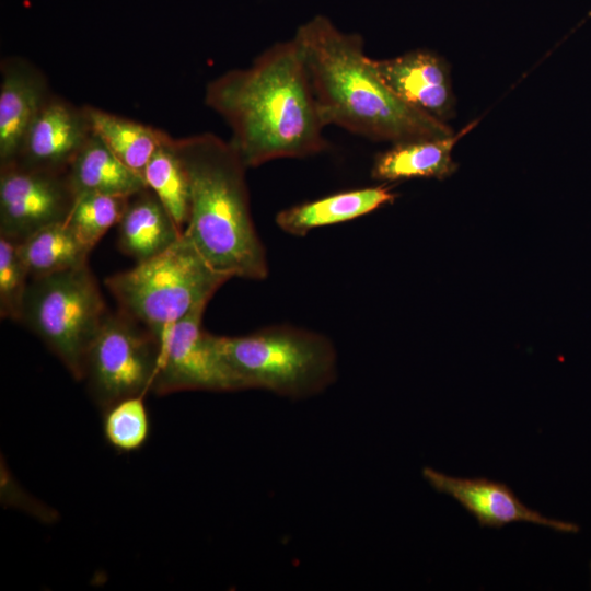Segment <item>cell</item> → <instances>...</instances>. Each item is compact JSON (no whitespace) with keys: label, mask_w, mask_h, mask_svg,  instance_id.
Listing matches in <instances>:
<instances>
[{"label":"cell","mask_w":591,"mask_h":591,"mask_svg":"<svg viewBox=\"0 0 591 591\" xmlns=\"http://www.w3.org/2000/svg\"><path fill=\"white\" fill-rule=\"evenodd\" d=\"M205 103L229 125V141L247 169L328 148L326 124L293 38L210 81Z\"/></svg>","instance_id":"6da1fadb"},{"label":"cell","mask_w":591,"mask_h":591,"mask_svg":"<svg viewBox=\"0 0 591 591\" xmlns=\"http://www.w3.org/2000/svg\"><path fill=\"white\" fill-rule=\"evenodd\" d=\"M293 40L326 126L392 143L454 134L387 88L366 55L361 35L344 33L318 14L298 27Z\"/></svg>","instance_id":"7a4b0ae2"},{"label":"cell","mask_w":591,"mask_h":591,"mask_svg":"<svg viewBox=\"0 0 591 591\" xmlns=\"http://www.w3.org/2000/svg\"><path fill=\"white\" fill-rule=\"evenodd\" d=\"M189 183L184 234L218 273L263 280L266 248L255 229L246 165L230 141L211 132L174 138Z\"/></svg>","instance_id":"3957f363"},{"label":"cell","mask_w":591,"mask_h":591,"mask_svg":"<svg viewBox=\"0 0 591 591\" xmlns=\"http://www.w3.org/2000/svg\"><path fill=\"white\" fill-rule=\"evenodd\" d=\"M225 361L247 389L300 399L327 389L337 376V354L324 335L275 325L242 336H218Z\"/></svg>","instance_id":"277c9868"},{"label":"cell","mask_w":591,"mask_h":591,"mask_svg":"<svg viewBox=\"0 0 591 591\" xmlns=\"http://www.w3.org/2000/svg\"><path fill=\"white\" fill-rule=\"evenodd\" d=\"M229 279L213 269L183 233L162 253L104 282L119 311L154 333L207 306Z\"/></svg>","instance_id":"5b68a950"},{"label":"cell","mask_w":591,"mask_h":591,"mask_svg":"<svg viewBox=\"0 0 591 591\" xmlns=\"http://www.w3.org/2000/svg\"><path fill=\"white\" fill-rule=\"evenodd\" d=\"M108 312L97 281L84 264L33 278L20 323L36 334L80 381L89 348Z\"/></svg>","instance_id":"8992f818"},{"label":"cell","mask_w":591,"mask_h":591,"mask_svg":"<svg viewBox=\"0 0 591 591\" xmlns=\"http://www.w3.org/2000/svg\"><path fill=\"white\" fill-rule=\"evenodd\" d=\"M158 358V340L147 327L119 310L108 312L85 358L83 380L93 402L103 412L152 393Z\"/></svg>","instance_id":"52a82bcc"},{"label":"cell","mask_w":591,"mask_h":591,"mask_svg":"<svg viewBox=\"0 0 591 591\" xmlns=\"http://www.w3.org/2000/svg\"><path fill=\"white\" fill-rule=\"evenodd\" d=\"M206 308L200 306L152 333L159 345L152 393L165 395L182 391L246 390L221 354L216 335L202 328Z\"/></svg>","instance_id":"ba28073f"},{"label":"cell","mask_w":591,"mask_h":591,"mask_svg":"<svg viewBox=\"0 0 591 591\" xmlns=\"http://www.w3.org/2000/svg\"><path fill=\"white\" fill-rule=\"evenodd\" d=\"M76 196L66 173L12 162L0 166V236L21 243L65 222Z\"/></svg>","instance_id":"9c48e42d"},{"label":"cell","mask_w":591,"mask_h":591,"mask_svg":"<svg viewBox=\"0 0 591 591\" xmlns=\"http://www.w3.org/2000/svg\"><path fill=\"white\" fill-rule=\"evenodd\" d=\"M421 473L432 489L456 500L480 528L501 529L510 523L526 522L558 532L579 531L575 523L547 518L525 506L505 483L486 477L450 476L429 466H425Z\"/></svg>","instance_id":"30bf717a"},{"label":"cell","mask_w":591,"mask_h":591,"mask_svg":"<svg viewBox=\"0 0 591 591\" xmlns=\"http://www.w3.org/2000/svg\"><path fill=\"white\" fill-rule=\"evenodd\" d=\"M92 132L84 106L51 94L30 126L14 162L66 173Z\"/></svg>","instance_id":"8fae6325"},{"label":"cell","mask_w":591,"mask_h":591,"mask_svg":"<svg viewBox=\"0 0 591 591\" xmlns=\"http://www.w3.org/2000/svg\"><path fill=\"white\" fill-rule=\"evenodd\" d=\"M387 88L406 104L445 123L454 115L449 66L438 55L415 49L394 58L372 59Z\"/></svg>","instance_id":"7c38bea8"},{"label":"cell","mask_w":591,"mask_h":591,"mask_svg":"<svg viewBox=\"0 0 591 591\" xmlns=\"http://www.w3.org/2000/svg\"><path fill=\"white\" fill-rule=\"evenodd\" d=\"M53 93L46 76L28 60L0 65V166L16 160L25 135Z\"/></svg>","instance_id":"4fadbf2b"},{"label":"cell","mask_w":591,"mask_h":591,"mask_svg":"<svg viewBox=\"0 0 591 591\" xmlns=\"http://www.w3.org/2000/svg\"><path fill=\"white\" fill-rule=\"evenodd\" d=\"M395 198L396 194L385 186L340 192L279 211L276 224L290 235L305 236L314 229L366 216Z\"/></svg>","instance_id":"5bb4252c"},{"label":"cell","mask_w":591,"mask_h":591,"mask_svg":"<svg viewBox=\"0 0 591 591\" xmlns=\"http://www.w3.org/2000/svg\"><path fill=\"white\" fill-rule=\"evenodd\" d=\"M477 121L461 131L442 138H422L393 143L380 153L373 163L371 175L376 181L395 182L417 177L443 179L456 170L452 150L456 142Z\"/></svg>","instance_id":"9a60e30c"},{"label":"cell","mask_w":591,"mask_h":591,"mask_svg":"<svg viewBox=\"0 0 591 591\" xmlns=\"http://www.w3.org/2000/svg\"><path fill=\"white\" fill-rule=\"evenodd\" d=\"M117 231L119 250L136 263L162 253L184 232L148 187L129 198Z\"/></svg>","instance_id":"2e32d148"},{"label":"cell","mask_w":591,"mask_h":591,"mask_svg":"<svg viewBox=\"0 0 591 591\" xmlns=\"http://www.w3.org/2000/svg\"><path fill=\"white\" fill-rule=\"evenodd\" d=\"M66 174L76 198L89 194L132 196L147 188L143 176L124 164L94 132Z\"/></svg>","instance_id":"e0dca14e"},{"label":"cell","mask_w":591,"mask_h":591,"mask_svg":"<svg viewBox=\"0 0 591 591\" xmlns=\"http://www.w3.org/2000/svg\"><path fill=\"white\" fill-rule=\"evenodd\" d=\"M84 108L93 132L124 164L143 176L153 153L170 135L92 105Z\"/></svg>","instance_id":"ac0fdd59"},{"label":"cell","mask_w":591,"mask_h":591,"mask_svg":"<svg viewBox=\"0 0 591 591\" xmlns=\"http://www.w3.org/2000/svg\"><path fill=\"white\" fill-rule=\"evenodd\" d=\"M19 250L32 279L88 264L91 252L66 221L35 232L19 243Z\"/></svg>","instance_id":"d6986e66"},{"label":"cell","mask_w":591,"mask_h":591,"mask_svg":"<svg viewBox=\"0 0 591 591\" xmlns=\"http://www.w3.org/2000/svg\"><path fill=\"white\" fill-rule=\"evenodd\" d=\"M143 178L147 187L184 231L189 215V183L172 136L153 153L143 171Z\"/></svg>","instance_id":"ffe728a7"},{"label":"cell","mask_w":591,"mask_h":591,"mask_svg":"<svg viewBox=\"0 0 591 591\" xmlns=\"http://www.w3.org/2000/svg\"><path fill=\"white\" fill-rule=\"evenodd\" d=\"M131 196L89 194L76 198L66 220L77 237L92 248L119 222Z\"/></svg>","instance_id":"44dd1931"},{"label":"cell","mask_w":591,"mask_h":591,"mask_svg":"<svg viewBox=\"0 0 591 591\" xmlns=\"http://www.w3.org/2000/svg\"><path fill=\"white\" fill-rule=\"evenodd\" d=\"M103 434L106 442L119 453L141 449L150 433V418L144 396L123 398L103 410Z\"/></svg>","instance_id":"7402d4cb"},{"label":"cell","mask_w":591,"mask_h":591,"mask_svg":"<svg viewBox=\"0 0 591 591\" xmlns=\"http://www.w3.org/2000/svg\"><path fill=\"white\" fill-rule=\"evenodd\" d=\"M28 269L21 256L19 243L0 236V316L21 322L28 289Z\"/></svg>","instance_id":"603a6c76"}]
</instances>
